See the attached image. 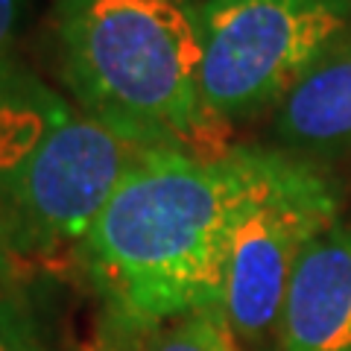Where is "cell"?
Here are the masks:
<instances>
[{
	"label": "cell",
	"instance_id": "cell-4",
	"mask_svg": "<svg viewBox=\"0 0 351 351\" xmlns=\"http://www.w3.org/2000/svg\"><path fill=\"white\" fill-rule=\"evenodd\" d=\"M199 97L211 126L272 112L328 50L351 36L339 0H199Z\"/></svg>",
	"mask_w": 351,
	"mask_h": 351
},
{
	"label": "cell",
	"instance_id": "cell-6",
	"mask_svg": "<svg viewBox=\"0 0 351 351\" xmlns=\"http://www.w3.org/2000/svg\"><path fill=\"white\" fill-rule=\"evenodd\" d=\"M272 351H351V217L339 214L304 249Z\"/></svg>",
	"mask_w": 351,
	"mask_h": 351
},
{
	"label": "cell",
	"instance_id": "cell-9",
	"mask_svg": "<svg viewBox=\"0 0 351 351\" xmlns=\"http://www.w3.org/2000/svg\"><path fill=\"white\" fill-rule=\"evenodd\" d=\"M0 351H50L38 319L15 295H0Z\"/></svg>",
	"mask_w": 351,
	"mask_h": 351
},
{
	"label": "cell",
	"instance_id": "cell-10",
	"mask_svg": "<svg viewBox=\"0 0 351 351\" xmlns=\"http://www.w3.org/2000/svg\"><path fill=\"white\" fill-rule=\"evenodd\" d=\"M27 0H0V71L12 64V47L21 36Z\"/></svg>",
	"mask_w": 351,
	"mask_h": 351
},
{
	"label": "cell",
	"instance_id": "cell-12",
	"mask_svg": "<svg viewBox=\"0 0 351 351\" xmlns=\"http://www.w3.org/2000/svg\"><path fill=\"white\" fill-rule=\"evenodd\" d=\"M339 3H346V6H351V0H339Z\"/></svg>",
	"mask_w": 351,
	"mask_h": 351
},
{
	"label": "cell",
	"instance_id": "cell-5",
	"mask_svg": "<svg viewBox=\"0 0 351 351\" xmlns=\"http://www.w3.org/2000/svg\"><path fill=\"white\" fill-rule=\"evenodd\" d=\"M339 188L319 164L278 149L261 193L237 219L219 311L237 343L269 351L304 249L339 219Z\"/></svg>",
	"mask_w": 351,
	"mask_h": 351
},
{
	"label": "cell",
	"instance_id": "cell-11",
	"mask_svg": "<svg viewBox=\"0 0 351 351\" xmlns=\"http://www.w3.org/2000/svg\"><path fill=\"white\" fill-rule=\"evenodd\" d=\"M9 267H12V249H9V240L3 234V226H0V276H6Z\"/></svg>",
	"mask_w": 351,
	"mask_h": 351
},
{
	"label": "cell",
	"instance_id": "cell-2",
	"mask_svg": "<svg viewBox=\"0 0 351 351\" xmlns=\"http://www.w3.org/2000/svg\"><path fill=\"white\" fill-rule=\"evenodd\" d=\"M56 73L76 108L141 149L205 152L199 0H56Z\"/></svg>",
	"mask_w": 351,
	"mask_h": 351
},
{
	"label": "cell",
	"instance_id": "cell-8",
	"mask_svg": "<svg viewBox=\"0 0 351 351\" xmlns=\"http://www.w3.org/2000/svg\"><path fill=\"white\" fill-rule=\"evenodd\" d=\"M138 339L141 351H243L219 307L176 316L149 328Z\"/></svg>",
	"mask_w": 351,
	"mask_h": 351
},
{
	"label": "cell",
	"instance_id": "cell-1",
	"mask_svg": "<svg viewBox=\"0 0 351 351\" xmlns=\"http://www.w3.org/2000/svg\"><path fill=\"white\" fill-rule=\"evenodd\" d=\"M276 156L278 147L141 152L76 246L126 339L223 304L234 226Z\"/></svg>",
	"mask_w": 351,
	"mask_h": 351
},
{
	"label": "cell",
	"instance_id": "cell-3",
	"mask_svg": "<svg viewBox=\"0 0 351 351\" xmlns=\"http://www.w3.org/2000/svg\"><path fill=\"white\" fill-rule=\"evenodd\" d=\"M141 152L29 71H0V226L12 255L80 246Z\"/></svg>",
	"mask_w": 351,
	"mask_h": 351
},
{
	"label": "cell",
	"instance_id": "cell-7",
	"mask_svg": "<svg viewBox=\"0 0 351 351\" xmlns=\"http://www.w3.org/2000/svg\"><path fill=\"white\" fill-rule=\"evenodd\" d=\"M272 141L295 156L351 152V36L328 50L272 108Z\"/></svg>",
	"mask_w": 351,
	"mask_h": 351
}]
</instances>
